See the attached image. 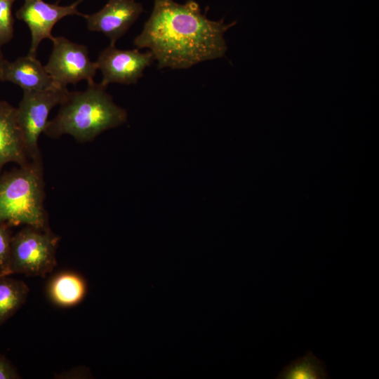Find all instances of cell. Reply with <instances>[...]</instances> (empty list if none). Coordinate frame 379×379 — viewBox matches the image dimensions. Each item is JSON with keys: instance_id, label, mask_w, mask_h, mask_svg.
I'll use <instances>...</instances> for the list:
<instances>
[{"instance_id": "obj_1", "label": "cell", "mask_w": 379, "mask_h": 379, "mask_svg": "<svg viewBox=\"0 0 379 379\" xmlns=\"http://www.w3.org/2000/svg\"><path fill=\"white\" fill-rule=\"evenodd\" d=\"M236 24L209 20L193 0L185 4L154 0L152 14L134 45L148 48L159 69H187L222 58L227 49L224 34Z\"/></svg>"}, {"instance_id": "obj_2", "label": "cell", "mask_w": 379, "mask_h": 379, "mask_svg": "<svg viewBox=\"0 0 379 379\" xmlns=\"http://www.w3.org/2000/svg\"><path fill=\"white\" fill-rule=\"evenodd\" d=\"M107 86L95 81L82 91L69 92L55 117L44 133L51 138L72 135L79 142L93 141L103 131L127 120L126 111L116 105Z\"/></svg>"}, {"instance_id": "obj_3", "label": "cell", "mask_w": 379, "mask_h": 379, "mask_svg": "<svg viewBox=\"0 0 379 379\" xmlns=\"http://www.w3.org/2000/svg\"><path fill=\"white\" fill-rule=\"evenodd\" d=\"M42 159L0 175V224L48 228Z\"/></svg>"}, {"instance_id": "obj_4", "label": "cell", "mask_w": 379, "mask_h": 379, "mask_svg": "<svg viewBox=\"0 0 379 379\" xmlns=\"http://www.w3.org/2000/svg\"><path fill=\"white\" fill-rule=\"evenodd\" d=\"M58 241L48 227L26 226L12 236L8 262L0 277L13 273L45 276L56 265Z\"/></svg>"}, {"instance_id": "obj_5", "label": "cell", "mask_w": 379, "mask_h": 379, "mask_svg": "<svg viewBox=\"0 0 379 379\" xmlns=\"http://www.w3.org/2000/svg\"><path fill=\"white\" fill-rule=\"evenodd\" d=\"M67 88L57 87L45 91H23L17 111V119L25 150L30 161L41 159L38 145L39 135L48 124L51 110L66 99Z\"/></svg>"}, {"instance_id": "obj_6", "label": "cell", "mask_w": 379, "mask_h": 379, "mask_svg": "<svg viewBox=\"0 0 379 379\" xmlns=\"http://www.w3.org/2000/svg\"><path fill=\"white\" fill-rule=\"evenodd\" d=\"M52 42L53 49L44 67L57 86L67 88L82 80L88 84L94 81L98 66L91 60L86 46L63 36H54Z\"/></svg>"}, {"instance_id": "obj_7", "label": "cell", "mask_w": 379, "mask_h": 379, "mask_svg": "<svg viewBox=\"0 0 379 379\" xmlns=\"http://www.w3.org/2000/svg\"><path fill=\"white\" fill-rule=\"evenodd\" d=\"M155 60L150 51L142 53L138 48L121 50L110 44L102 51L95 61L102 72L101 84L105 86L112 83L136 84L147 67Z\"/></svg>"}, {"instance_id": "obj_8", "label": "cell", "mask_w": 379, "mask_h": 379, "mask_svg": "<svg viewBox=\"0 0 379 379\" xmlns=\"http://www.w3.org/2000/svg\"><path fill=\"white\" fill-rule=\"evenodd\" d=\"M83 0H77L67 6L50 4L44 0H24L23 4L16 11V18L23 21L31 34V45L29 55L36 56L38 47L42 40H53L52 29L63 18L69 15L84 16L77 10Z\"/></svg>"}, {"instance_id": "obj_9", "label": "cell", "mask_w": 379, "mask_h": 379, "mask_svg": "<svg viewBox=\"0 0 379 379\" xmlns=\"http://www.w3.org/2000/svg\"><path fill=\"white\" fill-rule=\"evenodd\" d=\"M143 8L135 0H108L98 12L84 14L88 30L104 34L112 44L122 37L137 20Z\"/></svg>"}, {"instance_id": "obj_10", "label": "cell", "mask_w": 379, "mask_h": 379, "mask_svg": "<svg viewBox=\"0 0 379 379\" xmlns=\"http://www.w3.org/2000/svg\"><path fill=\"white\" fill-rule=\"evenodd\" d=\"M0 81L11 82L23 91H40L58 87L36 56L29 54L12 62L5 59Z\"/></svg>"}, {"instance_id": "obj_11", "label": "cell", "mask_w": 379, "mask_h": 379, "mask_svg": "<svg viewBox=\"0 0 379 379\" xmlns=\"http://www.w3.org/2000/svg\"><path fill=\"white\" fill-rule=\"evenodd\" d=\"M29 161L18 123L16 107L0 100V172L8 163L23 166Z\"/></svg>"}, {"instance_id": "obj_12", "label": "cell", "mask_w": 379, "mask_h": 379, "mask_svg": "<svg viewBox=\"0 0 379 379\" xmlns=\"http://www.w3.org/2000/svg\"><path fill=\"white\" fill-rule=\"evenodd\" d=\"M49 299L55 305L68 307L77 305L86 293V284L79 274L63 272L54 276L47 286Z\"/></svg>"}, {"instance_id": "obj_13", "label": "cell", "mask_w": 379, "mask_h": 379, "mask_svg": "<svg viewBox=\"0 0 379 379\" xmlns=\"http://www.w3.org/2000/svg\"><path fill=\"white\" fill-rule=\"evenodd\" d=\"M29 289L22 281L0 277V326L25 302Z\"/></svg>"}, {"instance_id": "obj_14", "label": "cell", "mask_w": 379, "mask_h": 379, "mask_svg": "<svg viewBox=\"0 0 379 379\" xmlns=\"http://www.w3.org/2000/svg\"><path fill=\"white\" fill-rule=\"evenodd\" d=\"M328 373L324 361L311 352L286 366L277 378L281 379H326Z\"/></svg>"}, {"instance_id": "obj_15", "label": "cell", "mask_w": 379, "mask_h": 379, "mask_svg": "<svg viewBox=\"0 0 379 379\" xmlns=\"http://www.w3.org/2000/svg\"><path fill=\"white\" fill-rule=\"evenodd\" d=\"M16 0H0V47L8 43L13 37L14 18L13 5Z\"/></svg>"}, {"instance_id": "obj_16", "label": "cell", "mask_w": 379, "mask_h": 379, "mask_svg": "<svg viewBox=\"0 0 379 379\" xmlns=\"http://www.w3.org/2000/svg\"><path fill=\"white\" fill-rule=\"evenodd\" d=\"M10 227L0 224V274L6 267L12 239Z\"/></svg>"}, {"instance_id": "obj_17", "label": "cell", "mask_w": 379, "mask_h": 379, "mask_svg": "<svg viewBox=\"0 0 379 379\" xmlns=\"http://www.w3.org/2000/svg\"><path fill=\"white\" fill-rule=\"evenodd\" d=\"M16 378H19L17 371L8 360L0 356V379Z\"/></svg>"}, {"instance_id": "obj_18", "label": "cell", "mask_w": 379, "mask_h": 379, "mask_svg": "<svg viewBox=\"0 0 379 379\" xmlns=\"http://www.w3.org/2000/svg\"><path fill=\"white\" fill-rule=\"evenodd\" d=\"M1 47H0V74H1V68H2V66H3L4 62L5 60V58L4 57V55H3V53L1 51Z\"/></svg>"}, {"instance_id": "obj_19", "label": "cell", "mask_w": 379, "mask_h": 379, "mask_svg": "<svg viewBox=\"0 0 379 379\" xmlns=\"http://www.w3.org/2000/svg\"><path fill=\"white\" fill-rule=\"evenodd\" d=\"M84 1V0H83Z\"/></svg>"}]
</instances>
